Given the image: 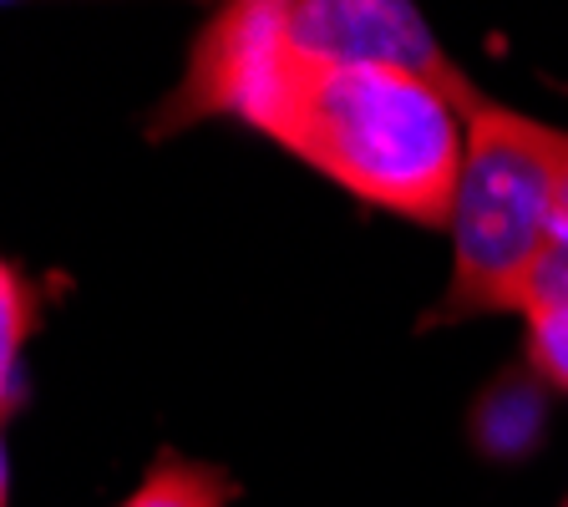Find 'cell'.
Wrapping results in <instances>:
<instances>
[{
	"label": "cell",
	"instance_id": "obj_9",
	"mask_svg": "<svg viewBox=\"0 0 568 507\" xmlns=\"http://www.w3.org/2000/svg\"><path fill=\"white\" fill-rule=\"evenodd\" d=\"M564 507H568V503H564Z\"/></svg>",
	"mask_w": 568,
	"mask_h": 507
},
{
	"label": "cell",
	"instance_id": "obj_5",
	"mask_svg": "<svg viewBox=\"0 0 568 507\" xmlns=\"http://www.w3.org/2000/svg\"><path fill=\"white\" fill-rule=\"evenodd\" d=\"M36 315H41L36 284L11 260H0V422H6V406H11L16 366H21V351L36 331Z\"/></svg>",
	"mask_w": 568,
	"mask_h": 507
},
{
	"label": "cell",
	"instance_id": "obj_2",
	"mask_svg": "<svg viewBox=\"0 0 568 507\" xmlns=\"http://www.w3.org/2000/svg\"><path fill=\"white\" fill-rule=\"evenodd\" d=\"M568 209V132L483 102L467 112V163L452 203V280L442 320L523 310L532 264Z\"/></svg>",
	"mask_w": 568,
	"mask_h": 507
},
{
	"label": "cell",
	"instance_id": "obj_7",
	"mask_svg": "<svg viewBox=\"0 0 568 507\" xmlns=\"http://www.w3.org/2000/svg\"><path fill=\"white\" fill-rule=\"evenodd\" d=\"M532 300H548V305L568 310V224H558V234L548 239V249H544V260L532 264L523 305H532Z\"/></svg>",
	"mask_w": 568,
	"mask_h": 507
},
{
	"label": "cell",
	"instance_id": "obj_3",
	"mask_svg": "<svg viewBox=\"0 0 568 507\" xmlns=\"http://www.w3.org/2000/svg\"><path fill=\"white\" fill-rule=\"evenodd\" d=\"M280 26L290 47L315 61H351V67H396L473 97L477 87L457 71L442 41L426 31L422 11L402 0H280Z\"/></svg>",
	"mask_w": 568,
	"mask_h": 507
},
{
	"label": "cell",
	"instance_id": "obj_6",
	"mask_svg": "<svg viewBox=\"0 0 568 507\" xmlns=\"http://www.w3.org/2000/svg\"><path fill=\"white\" fill-rule=\"evenodd\" d=\"M518 315L528 325V371L554 391H568V310L532 300Z\"/></svg>",
	"mask_w": 568,
	"mask_h": 507
},
{
	"label": "cell",
	"instance_id": "obj_4",
	"mask_svg": "<svg viewBox=\"0 0 568 507\" xmlns=\"http://www.w3.org/2000/svg\"><path fill=\"white\" fill-rule=\"evenodd\" d=\"M234 493H239V483L224 467L163 452L122 507H229Z\"/></svg>",
	"mask_w": 568,
	"mask_h": 507
},
{
	"label": "cell",
	"instance_id": "obj_1",
	"mask_svg": "<svg viewBox=\"0 0 568 507\" xmlns=\"http://www.w3.org/2000/svg\"><path fill=\"white\" fill-rule=\"evenodd\" d=\"M483 97H457L396 67L300 51L264 138L371 209L447 229L467 163V112Z\"/></svg>",
	"mask_w": 568,
	"mask_h": 507
},
{
	"label": "cell",
	"instance_id": "obj_8",
	"mask_svg": "<svg viewBox=\"0 0 568 507\" xmlns=\"http://www.w3.org/2000/svg\"><path fill=\"white\" fill-rule=\"evenodd\" d=\"M6 426V422H0ZM11 503V467H6V432H0V507Z\"/></svg>",
	"mask_w": 568,
	"mask_h": 507
}]
</instances>
